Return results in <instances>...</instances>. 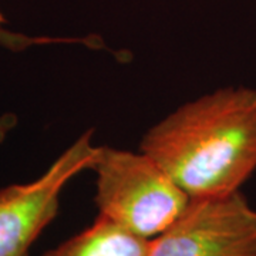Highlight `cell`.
<instances>
[{
  "instance_id": "obj_1",
  "label": "cell",
  "mask_w": 256,
  "mask_h": 256,
  "mask_svg": "<svg viewBox=\"0 0 256 256\" xmlns=\"http://www.w3.org/2000/svg\"><path fill=\"white\" fill-rule=\"evenodd\" d=\"M140 150L191 200L240 191L256 171V88L225 87L184 104Z\"/></svg>"
},
{
  "instance_id": "obj_2",
  "label": "cell",
  "mask_w": 256,
  "mask_h": 256,
  "mask_svg": "<svg viewBox=\"0 0 256 256\" xmlns=\"http://www.w3.org/2000/svg\"><path fill=\"white\" fill-rule=\"evenodd\" d=\"M94 202L98 215L148 240L170 228L191 196L144 151L98 146Z\"/></svg>"
},
{
  "instance_id": "obj_3",
  "label": "cell",
  "mask_w": 256,
  "mask_h": 256,
  "mask_svg": "<svg viewBox=\"0 0 256 256\" xmlns=\"http://www.w3.org/2000/svg\"><path fill=\"white\" fill-rule=\"evenodd\" d=\"M148 256H256V210L240 191L194 198Z\"/></svg>"
},
{
  "instance_id": "obj_4",
  "label": "cell",
  "mask_w": 256,
  "mask_h": 256,
  "mask_svg": "<svg viewBox=\"0 0 256 256\" xmlns=\"http://www.w3.org/2000/svg\"><path fill=\"white\" fill-rule=\"evenodd\" d=\"M84 132L36 181L0 190V256H28V249L58 212L64 185L92 170L98 146Z\"/></svg>"
},
{
  "instance_id": "obj_5",
  "label": "cell",
  "mask_w": 256,
  "mask_h": 256,
  "mask_svg": "<svg viewBox=\"0 0 256 256\" xmlns=\"http://www.w3.org/2000/svg\"><path fill=\"white\" fill-rule=\"evenodd\" d=\"M150 240L98 215L92 226L42 256H148Z\"/></svg>"
},
{
  "instance_id": "obj_6",
  "label": "cell",
  "mask_w": 256,
  "mask_h": 256,
  "mask_svg": "<svg viewBox=\"0 0 256 256\" xmlns=\"http://www.w3.org/2000/svg\"><path fill=\"white\" fill-rule=\"evenodd\" d=\"M2 22H3V16L0 14V23H2ZM14 122H16V117L12 116V114H8V116L0 117V142L3 141V138L6 137V134L13 128Z\"/></svg>"
}]
</instances>
